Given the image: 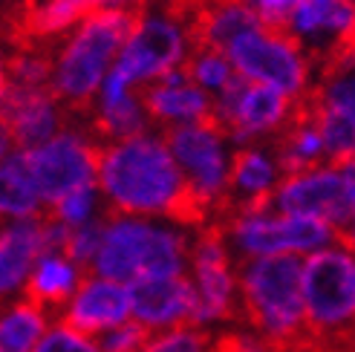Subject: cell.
I'll return each instance as SVG.
<instances>
[{
  "mask_svg": "<svg viewBox=\"0 0 355 352\" xmlns=\"http://www.w3.org/2000/svg\"><path fill=\"white\" fill-rule=\"evenodd\" d=\"M98 191L107 214L165 217L191 231L214 222L211 211L191 191L165 133H141L98 148Z\"/></svg>",
  "mask_w": 355,
  "mask_h": 352,
  "instance_id": "cell-1",
  "label": "cell"
},
{
  "mask_svg": "<svg viewBox=\"0 0 355 352\" xmlns=\"http://www.w3.org/2000/svg\"><path fill=\"white\" fill-rule=\"evenodd\" d=\"M240 321L277 352H304L309 346L304 260L272 254L243 260L237 266Z\"/></svg>",
  "mask_w": 355,
  "mask_h": 352,
  "instance_id": "cell-2",
  "label": "cell"
},
{
  "mask_svg": "<svg viewBox=\"0 0 355 352\" xmlns=\"http://www.w3.org/2000/svg\"><path fill=\"white\" fill-rule=\"evenodd\" d=\"M136 12H98L84 21L49 49L52 78L49 90L69 113H90L93 101L119 61L133 26Z\"/></svg>",
  "mask_w": 355,
  "mask_h": 352,
  "instance_id": "cell-3",
  "label": "cell"
},
{
  "mask_svg": "<svg viewBox=\"0 0 355 352\" xmlns=\"http://www.w3.org/2000/svg\"><path fill=\"white\" fill-rule=\"evenodd\" d=\"M191 240L176 225L107 214L90 274L119 280L124 286L141 277H180L191 269Z\"/></svg>",
  "mask_w": 355,
  "mask_h": 352,
  "instance_id": "cell-4",
  "label": "cell"
},
{
  "mask_svg": "<svg viewBox=\"0 0 355 352\" xmlns=\"http://www.w3.org/2000/svg\"><path fill=\"white\" fill-rule=\"evenodd\" d=\"M193 49H197V29L191 3L145 0L133 15L130 35L119 52L113 73L124 84L145 90L182 69Z\"/></svg>",
  "mask_w": 355,
  "mask_h": 352,
  "instance_id": "cell-5",
  "label": "cell"
},
{
  "mask_svg": "<svg viewBox=\"0 0 355 352\" xmlns=\"http://www.w3.org/2000/svg\"><path fill=\"white\" fill-rule=\"evenodd\" d=\"M237 76L306 101L318 81V61L300 46L286 29L254 26L225 49Z\"/></svg>",
  "mask_w": 355,
  "mask_h": 352,
  "instance_id": "cell-6",
  "label": "cell"
},
{
  "mask_svg": "<svg viewBox=\"0 0 355 352\" xmlns=\"http://www.w3.org/2000/svg\"><path fill=\"white\" fill-rule=\"evenodd\" d=\"M232 252L240 260L272 257V254H315L338 240V231L312 217H286L275 208L240 211L220 222Z\"/></svg>",
  "mask_w": 355,
  "mask_h": 352,
  "instance_id": "cell-7",
  "label": "cell"
},
{
  "mask_svg": "<svg viewBox=\"0 0 355 352\" xmlns=\"http://www.w3.org/2000/svg\"><path fill=\"white\" fill-rule=\"evenodd\" d=\"M300 104L286 93L266 84H252L245 78H234L223 93L214 96V121L228 133L234 148L257 145L275 139L292 125Z\"/></svg>",
  "mask_w": 355,
  "mask_h": 352,
  "instance_id": "cell-8",
  "label": "cell"
},
{
  "mask_svg": "<svg viewBox=\"0 0 355 352\" xmlns=\"http://www.w3.org/2000/svg\"><path fill=\"white\" fill-rule=\"evenodd\" d=\"M165 142L173 153L176 165L182 168L191 191L214 211V222L220 220L228 200V176H232V139L214 118L200 125H185L165 130Z\"/></svg>",
  "mask_w": 355,
  "mask_h": 352,
  "instance_id": "cell-9",
  "label": "cell"
},
{
  "mask_svg": "<svg viewBox=\"0 0 355 352\" xmlns=\"http://www.w3.org/2000/svg\"><path fill=\"white\" fill-rule=\"evenodd\" d=\"M98 148L101 142L90 127L67 125L55 139L26 150V165L46 211L73 191L98 182Z\"/></svg>",
  "mask_w": 355,
  "mask_h": 352,
  "instance_id": "cell-10",
  "label": "cell"
},
{
  "mask_svg": "<svg viewBox=\"0 0 355 352\" xmlns=\"http://www.w3.org/2000/svg\"><path fill=\"white\" fill-rule=\"evenodd\" d=\"M191 283L197 292L193 324L214 326L225 321H240V283L232 269L228 237L220 222H211L191 240Z\"/></svg>",
  "mask_w": 355,
  "mask_h": 352,
  "instance_id": "cell-11",
  "label": "cell"
},
{
  "mask_svg": "<svg viewBox=\"0 0 355 352\" xmlns=\"http://www.w3.org/2000/svg\"><path fill=\"white\" fill-rule=\"evenodd\" d=\"M272 208L286 217H312L329 222L335 231H344V225L352 217L349 191L338 165H318L304 173L283 176Z\"/></svg>",
  "mask_w": 355,
  "mask_h": 352,
  "instance_id": "cell-12",
  "label": "cell"
},
{
  "mask_svg": "<svg viewBox=\"0 0 355 352\" xmlns=\"http://www.w3.org/2000/svg\"><path fill=\"white\" fill-rule=\"evenodd\" d=\"M286 32L321 67L355 49V0H292Z\"/></svg>",
  "mask_w": 355,
  "mask_h": 352,
  "instance_id": "cell-13",
  "label": "cell"
},
{
  "mask_svg": "<svg viewBox=\"0 0 355 352\" xmlns=\"http://www.w3.org/2000/svg\"><path fill=\"white\" fill-rule=\"evenodd\" d=\"M3 145L6 150H32L49 139H55L64 127L69 110L58 101V96L41 87H15L3 84Z\"/></svg>",
  "mask_w": 355,
  "mask_h": 352,
  "instance_id": "cell-14",
  "label": "cell"
},
{
  "mask_svg": "<svg viewBox=\"0 0 355 352\" xmlns=\"http://www.w3.org/2000/svg\"><path fill=\"white\" fill-rule=\"evenodd\" d=\"M130 318H133L130 286L98 274H87L78 292L61 309V321L90 338H98L104 332L128 324Z\"/></svg>",
  "mask_w": 355,
  "mask_h": 352,
  "instance_id": "cell-15",
  "label": "cell"
},
{
  "mask_svg": "<svg viewBox=\"0 0 355 352\" xmlns=\"http://www.w3.org/2000/svg\"><path fill=\"white\" fill-rule=\"evenodd\" d=\"M280 179H283V170L272 148H266L263 142L234 148L232 176H228V200L217 222H223L232 214H240V211L272 208Z\"/></svg>",
  "mask_w": 355,
  "mask_h": 352,
  "instance_id": "cell-16",
  "label": "cell"
},
{
  "mask_svg": "<svg viewBox=\"0 0 355 352\" xmlns=\"http://www.w3.org/2000/svg\"><path fill=\"white\" fill-rule=\"evenodd\" d=\"M133 321L145 324L150 332L193 324L197 292L188 274L180 277H141L130 283Z\"/></svg>",
  "mask_w": 355,
  "mask_h": 352,
  "instance_id": "cell-17",
  "label": "cell"
},
{
  "mask_svg": "<svg viewBox=\"0 0 355 352\" xmlns=\"http://www.w3.org/2000/svg\"><path fill=\"white\" fill-rule=\"evenodd\" d=\"M90 127L101 145L133 139L150 130V116L145 107V96L136 87L124 84L116 73L107 76L90 107Z\"/></svg>",
  "mask_w": 355,
  "mask_h": 352,
  "instance_id": "cell-18",
  "label": "cell"
},
{
  "mask_svg": "<svg viewBox=\"0 0 355 352\" xmlns=\"http://www.w3.org/2000/svg\"><path fill=\"white\" fill-rule=\"evenodd\" d=\"M141 96H145L150 125H156L162 133L214 118V96L193 84L185 73V67L165 76L162 81L145 87Z\"/></svg>",
  "mask_w": 355,
  "mask_h": 352,
  "instance_id": "cell-19",
  "label": "cell"
},
{
  "mask_svg": "<svg viewBox=\"0 0 355 352\" xmlns=\"http://www.w3.org/2000/svg\"><path fill=\"white\" fill-rule=\"evenodd\" d=\"M46 243V214L35 220H9L0 240V289L6 297L24 294L29 274L44 254Z\"/></svg>",
  "mask_w": 355,
  "mask_h": 352,
  "instance_id": "cell-20",
  "label": "cell"
},
{
  "mask_svg": "<svg viewBox=\"0 0 355 352\" xmlns=\"http://www.w3.org/2000/svg\"><path fill=\"white\" fill-rule=\"evenodd\" d=\"M193 29H197V44L228 49L243 32L263 26L257 15L248 9L243 0H193L191 3Z\"/></svg>",
  "mask_w": 355,
  "mask_h": 352,
  "instance_id": "cell-21",
  "label": "cell"
},
{
  "mask_svg": "<svg viewBox=\"0 0 355 352\" xmlns=\"http://www.w3.org/2000/svg\"><path fill=\"white\" fill-rule=\"evenodd\" d=\"M306 101L300 104L292 125L272 142V150L277 156V165H280L283 176L312 170L318 165H324V159H327V145H324L321 127H318L315 113L309 110Z\"/></svg>",
  "mask_w": 355,
  "mask_h": 352,
  "instance_id": "cell-22",
  "label": "cell"
},
{
  "mask_svg": "<svg viewBox=\"0 0 355 352\" xmlns=\"http://www.w3.org/2000/svg\"><path fill=\"white\" fill-rule=\"evenodd\" d=\"M84 277H87L84 269L69 260L64 252H46L35 263L29 283L21 297H29V301L44 306L46 312H55L69 303V297L78 292Z\"/></svg>",
  "mask_w": 355,
  "mask_h": 352,
  "instance_id": "cell-23",
  "label": "cell"
},
{
  "mask_svg": "<svg viewBox=\"0 0 355 352\" xmlns=\"http://www.w3.org/2000/svg\"><path fill=\"white\" fill-rule=\"evenodd\" d=\"M84 21V15L73 0H24L17 15V35L21 44L55 46Z\"/></svg>",
  "mask_w": 355,
  "mask_h": 352,
  "instance_id": "cell-24",
  "label": "cell"
},
{
  "mask_svg": "<svg viewBox=\"0 0 355 352\" xmlns=\"http://www.w3.org/2000/svg\"><path fill=\"white\" fill-rule=\"evenodd\" d=\"M0 208H3V217L9 220H35L46 214V202L41 200L26 165V150L12 148L3 153V197H0Z\"/></svg>",
  "mask_w": 355,
  "mask_h": 352,
  "instance_id": "cell-25",
  "label": "cell"
},
{
  "mask_svg": "<svg viewBox=\"0 0 355 352\" xmlns=\"http://www.w3.org/2000/svg\"><path fill=\"white\" fill-rule=\"evenodd\" d=\"M49 312L29 297H17L0 324V352H35L49 332Z\"/></svg>",
  "mask_w": 355,
  "mask_h": 352,
  "instance_id": "cell-26",
  "label": "cell"
},
{
  "mask_svg": "<svg viewBox=\"0 0 355 352\" xmlns=\"http://www.w3.org/2000/svg\"><path fill=\"white\" fill-rule=\"evenodd\" d=\"M185 73L193 84L202 87L211 96L223 93L225 87L237 78V69H234L232 58H228V52L214 49V46H202V44H197V49L191 52Z\"/></svg>",
  "mask_w": 355,
  "mask_h": 352,
  "instance_id": "cell-27",
  "label": "cell"
},
{
  "mask_svg": "<svg viewBox=\"0 0 355 352\" xmlns=\"http://www.w3.org/2000/svg\"><path fill=\"white\" fill-rule=\"evenodd\" d=\"M306 104H309V110L315 113L318 127H321L329 165H344V162L355 159V118H349V116H344L338 110L321 107V104H315L312 98Z\"/></svg>",
  "mask_w": 355,
  "mask_h": 352,
  "instance_id": "cell-28",
  "label": "cell"
},
{
  "mask_svg": "<svg viewBox=\"0 0 355 352\" xmlns=\"http://www.w3.org/2000/svg\"><path fill=\"white\" fill-rule=\"evenodd\" d=\"M52 78V55L44 46H32V44H21L12 55L6 58L3 67V84H15V87H32V90H41L49 87Z\"/></svg>",
  "mask_w": 355,
  "mask_h": 352,
  "instance_id": "cell-29",
  "label": "cell"
},
{
  "mask_svg": "<svg viewBox=\"0 0 355 352\" xmlns=\"http://www.w3.org/2000/svg\"><path fill=\"white\" fill-rule=\"evenodd\" d=\"M214 338L205 326L197 324H182L173 329H162L153 332V338L148 341V346L141 352H211Z\"/></svg>",
  "mask_w": 355,
  "mask_h": 352,
  "instance_id": "cell-30",
  "label": "cell"
},
{
  "mask_svg": "<svg viewBox=\"0 0 355 352\" xmlns=\"http://www.w3.org/2000/svg\"><path fill=\"white\" fill-rule=\"evenodd\" d=\"M98 205H101V200H98V182H96V185H87V188L73 191L69 197H64L61 202L52 205L46 214L61 220L69 228H78V225H87V222L98 220L96 217V208Z\"/></svg>",
  "mask_w": 355,
  "mask_h": 352,
  "instance_id": "cell-31",
  "label": "cell"
},
{
  "mask_svg": "<svg viewBox=\"0 0 355 352\" xmlns=\"http://www.w3.org/2000/svg\"><path fill=\"white\" fill-rule=\"evenodd\" d=\"M104 222L107 220H93L87 225L69 228L67 243H64V254L73 263H78L81 269L93 266V260L98 254V245H101V237H104Z\"/></svg>",
  "mask_w": 355,
  "mask_h": 352,
  "instance_id": "cell-32",
  "label": "cell"
},
{
  "mask_svg": "<svg viewBox=\"0 0 355 352\" xmlns=\"http://www.w3.org/2000/svg\"><path fill=\"white\" fill-rule=\"evenodd\" d=\"M35 352H101V346L90 335H84V332L58 321L55 326H49V332L44 335V341L35 346Z\"/></svg>",
  "mask_w": 355,
  "mask_h": 352,
  "instance_id": "cell-33",
  "label": "cell"
},
{
  "mask_svg": "<svg viewBox=\"0 0 355 352\" xmlns=\"http://www.w3.org/2000/svg\"><path fill=\"white\" fill-rule=\"evenodd\" d=\"M150 338H153V332L145 324L128 321V324L98 335V346H101V352H141Z\"/></svg>",
  "mask_w": 355,
  "mask_h": 352,
  "instance_id": "cell-34",
  "label": "cell"
},
{
  "mask_svg": "<svg viewBox=\"0 0 355 352\" xmlns=\"http://www.w3.org/2000/svg\"><path fill=\"white\" fill-rule=\"evenodd\" d=\"M211 352H277V349L272 344H266L260 335H254V332L232 329V332H220Z\"/></svg>",
  "mask_w": 355,
  "mask_h": 352,
  "instance_id": "cell-35",
  "label": "cell"
},
{
  "mask_svg": "<svg viewBox=\"0 0 355 352\" xmlns=\"http://www.w3.org/2000/svg\"><path fill=\"white\" fill-rule=\"evenodd\" d=\"M243 3L257 15V21L263 26H272V29H286L289 24V9H292V0H243Z\"/></svg>",
  "mask_w": 355,
  "mask_h": 352,
  "instance_id": "cell-36",
  "label": "cell"
},
{
  "mask_svg": "<svg viewBox=\"0 0 355 352\" xmlns=\"http://www.w3.org/2000/svg\"><path fill=\"white\" fill-rule=\"evenodd\" d=\"M338 168L344 173V182H347V191H349V202H352V217L344 225V231L338 234V243L347 245L349 252H355V159H349V162H344Z\"/></svg>",
  "mask_w": 355,
  "mask_h": 352,
  "instance_id": "cell-37",
  "label": "cell"
},
{
  "mask_svg": "<svg viewBox=\"0 0 355 352\" xmlns=\"http://www.w3.org/2000/svg\"><path fill=\"white\" fill-rule=\"evenodd\" d=\"M78 12L87 15H98V12H136L145 0H73Z\"/></svg>",
  "mask_w": 355,
  "mask_h": 352,
  "instance_id": "cell-38",
  "label": "cell"
}]
</instances>
